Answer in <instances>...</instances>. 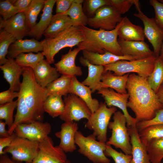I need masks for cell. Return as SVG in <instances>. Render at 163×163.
Segmentation results:
<instances>
[{
  "mask_svg": "<svg viewBox=\"0 0 163 163\" xmlns=\"http://www.w3.org/2000/svg\"><path fill=\"white\" fill-rule=\"evenodd\" d=\"M72 77L62 75L50 83L46 88L48 95L66 96L69 94Z\"/></svg>",
  "mask_w": 163,
  "mask_h": 163,
  "instance_id": "cell-31",
  "label": "cell"
},
{
  "mask_svg": "<svg viewBox=\"0 0 163 163\" xmlns=\"http://www.w3.org/2000/svg\"><path fill=\"white\" fill-rule=\"evenodd\" d=\"M7 125L5 122L2 120H0V136L1 137H6L10 135L8 130L5 129V126Z\"/></svg>",
  "mask_w": 163,
  "mask_h": 163,
  "instance_id": "cell-51",
  "label": "cell"
},
{
  "mask_svg": "<svg viewBox=\"0 0 163 163\" xmlns=\"http://www.w3.org/2000/svg\"><path fill=\"white\" fill-rule=\"evenodd\" d=\"M78 129L75 122H64L61 125L60 130L55 133V136L60 139L59 146L65 152H72L76 150L75 136Z\"/></svg>",
  "mask_w": 163,
  "mask_h": 163,
  "instance_id": "cell-18",
  "label": "cell"
},
{
  "mask_svg": "<svg viewBox=\"0 0 163 163\" xmlns=\"http://www.w3.org/2000/svg\"><path fill=\"white\" fill-rule=\"evenodd\" d=\"M44 56L42 52L37 54L31 52L27 53H21L15 58L16 62L23 67H29L34 69L42 60Z\"/></svg>",
  "mask_w": 163,
  "mask_h": 163,
  "instance_id": "cell-38",
  "label": "cell"
},
{
  "mask_svg": "<svg viewBox=\"0 0 163 163\" xmlns=\"http://www.w3.org/2000/svg\"><path fill=\"white\" fill-rule=\"evenodd\" d=\"M158 124H163V108L158 110L152 119L139 122L136 124V126L139 132L150 126Z\"/></svg>",
  "mask_w": 163,
  "mask_h": 163,
  "instance_id": "cell-45",
  "label": "cell"
},
{
  "mask_svg": "<svg viewBox=\"0 0 163 163\" xmlns=\"http://www.w3.org/2000/svg\"><path fill=\"white\" fill-rule=\"evenodd\" d=\"M67 160L65 152L59 145L55 146L48 136L39 143L37 154L31 163H65Z\"/></svg>",
  "mask_w": 163,
  "mask_h": 163,
  "instance_id": "cell-11",
  "label": "cell"
},
{
  "mask_svg": "<svg viewBox=\"0 0 163 163\" xmlns=\"http://www.w3.org/2000/svg\"><path fill=\"white\" fill-rule=\"evenodd\" d=\"M79 61L82 66L87 67L88 69L87 77L81 82L89 88L92 93L102 88L101 79L104 72V66L91 64L83 56L80 57Z\"/></svg>",
  "mask_w": 163,
  "mask_h": 163,
  "instance_id": "cell-22",
  "label": "cell"
},
{
  "mask_svg": "<svg viewBox=\"0 0 163 163\" xmlns=\"http://www.w3.org/2000/svg\"><path fill=\"white\" fill-rule=\"evenodd\" d=\"M134 14L135 17L140 19L144 25V35L152 46L154 55L159 56L161 46L163 42V30L155 22L154 18H149L141 10Z\"/></svg>",
  "mask_w": 163,
  "mask_h": 163,
  "instance_id": "cell-12",
  "label": "cell"
},
{
  "mask_svg": "<svg viewBox=\"0 0 163 163\" xmlns=\"http://www.w3.org/2000/svg\"><path fill=\"white\" fill-rule=\"evenodd\" d=\"M35 79L42 88H45L52 82L59 78L60 74L56 68L51 66L44 59L33 69Z\"/></svg>",
  "mask_w": 163,
  "mask_h": 163,
  "instance_id": "cell-23",
  "label": "cell"
},
{
  "mask_svg": "<svg viewBox=\"0 0 163 163\" xmlns=\"http://www.w3.org/2000/svg\"><path fill=\"white\" fill-rule=\"evenodd\" d=\"M118 40L126 41H144L143 28L133 24L126 16L123 17L118 30Z\"/></svg>",
  "mask_w": 163,
  "mask_h": 163,
  "instance_id": "cell-26",
  "label": "cell"
},
{
  "mask_svg": "<svg viewBox=\"0 0 163 163\" xmlns=\"http://www.w3.org/2000/svg\"><path fill=\"white\" fill-rule=\"evenodd\" d=\"M123 19L121 14L112 6L106 5L97 10L94 17L88 18V25L94 28L111 30Z\"/></svg>",
  "mask_w": 163,
  "mask_h": 163,
  "instance_id": "cell-10",
  "label": "cell"
},
{
  "mask_svg": "<svg viewBox=\"0 0 163 163\" xmlns=\"http://www.w3.org/2000/svg\"><path fill=\"white\" fill-rule=\"evenodd\" d=\"M110 5L121 14L127 12L133 5H137L138 0H109Z\"/></svg>",
  "mask_w": 163,
  "mask_h": 163,
  "instance_id": "cell-42",
  "label": "cell"
},
{
  "mask_svg": "<svg viewBox=\"0 0 163 163\" xmlns=\"http://www.w3.org/2000/svg\"><path fill=\"white\" fill-rule=\"evenodd\" d=\"M44 2V0H32L29 6L24 12L27 26L29 31L37 24L38 16L43 8Z\"/></svg>",
  "mask_w": 163,
  "mask_h": 163,
  "instance_id": "cell-35",
  "label": "cell"
},
{
  "mask_svg": "<svg viewBox=\"0 0 163 163\" xmlns=\"http://www.w3.org/2000/svg\"><path fill=\"white\" fill-rule=\"evenodd\" d=\"M161 163H163V162H161Z\"/></svg>",
  "mask_w": 163,
  "mask_h": 163,
  "instance_id": "cell-57",
  "label": "cell"
},
{
  "mask_svg": "<svg viewBox=\"0 0 163 163\" xmlns=\"http://www.w3.org/2000/svg\"><path fill=\"white\" fill-rule=\"evenodd\" d=\"M62 96L57 95H48L43 104L44 112L53 118L61 115L65 108V103Z\"/></svg>",
  "mask_w": 163,
  "mask_h": 163,
  "instance_id": "cell-33",
  "label": "cell"
},
{
  "mask_svg": "<svg viewBox=\"0 0 163 163\" xmlns=\"http://www.w3.org/2000/svg\"><path fill=\"white\" fill-rule=\"evenodd\" d=\"M160 57L163 61V42L161 46L159 56Z\"/></svg>",
  "mask_w": 163,
  "mask_h": 163,
  "instance_id": "cell-54",
  "label": "cell"
},
{
  "mask_svg": "<svg viewBox=\"0 0 163 163\" xmlns=\"http://www.w3.org/2000/svg\"><path fill=\"white\" fill-rule=\"evenodd\" d=\"M65 108L59 118L64 122L88 120L91 112L85 103L75 94H69L64 97Z\"/></svg>",
  "mask_w": 163,
  "mask_h": 163,
  "instance_id": "cell-9",
  "label": "cell"
},
{
  "mask_svg": "<svg viewBox=\"0 0 163 163\" xmlns=\"http://www.w3.org/2000/svg\"><path fill=\"white\" fill-rule=\"evenodd\" d=\"M127 127L132 147L130 163H151L146 147L140 139L136 125Z\"/></svg>",
  "mask_w": 163,
  "mask_h": 163,
  "instance_id": "cell-19",
  "label": "cell"
},
{
  "mask_svg": "<svg viewBox=\"0 0 163 163\" xmlns=\"http://www.w3.org/2000/svg\"><path fill=\"white\" fill-rule=\"evenodd\" d=\"M156 94L159 101L163 106V84L160 87Z\"/></svg>",
  "mask_w": 163,
  "mask_h": 163,
  "instance_id": "cell-53",
  "label": "cell"
},
{
  "mask_svg": "<svg viewBox=\"0 0 163 163\" xmlns=\"http://www.w3.org/2000/svg\"><path fill=\"white\" fill-rule=\"evenodd\" d=\"M122 22V20L114 29L111 30H96L83 25L79 27L84 39L77 47L99 54L108 52L116 55H122L117 39L118 30Z\"/></svg>",
  "mask_w": 163,
  "mask_h": 163,
  "instance_id": "cell-3",
  "label": "cell"
},
{
  "mask_svg": "<svg viewBox=\"0 0 163 163\" xmlns=\"http://www.w3.org/2000/svg\"><path fill=\"white\" fill-rule=\"evenodd\" d=\"M113 115V121L110 122L108 125L111 130V135L106 143L120 149L125 154L131 155L132 147L126 126V117L120 110H117Z\"/></svg>",
  "mask_w": 163,
  "mask_h": 163,
  "instance_id": "cell-5",
  "label": "cell"
},
{
  "mask_svg": "<svg viewBox=\"0 0 163 163\" xmlns=\"http://www.w3.org/2000/svg\"><path fill=\"white\" fill-rule=\"evenodd\" d=\"M17 136L15 133L14 132L9 136L6 137H0V155L5 154L4 150L6 147L10 145L13 140Z\"/></svg>",
  "mask_w": 163,
  "mask_h": 163,
  "instance_id": "cell-49",
  "label": "cell"
},
{
  "mask_svg": "<svg viewBox=\"0 0 163 163\" xmlns=\"http://www.w3.org/2000/svg\"><path fill=\"white\" fill-rule=\"evenodd\" d=\"M96 139L93 134L85 136L78 131L75 136V142L79 148L78 152L93 163H110V160L104 153L106 143Z\"/></svg>",
  "mask_w": 163,
  "mask_h": 163,
  "instance_id": "cell-6",
  "label": "cell"
},
{
  "mask_svg": "<svg viewBox=\"0 0 163 163\" xmlns=\"http://www.w3.org/2000/svg\"><path fill=\"white\" fill-rule=\"evenodd\" d=\"M86 1L88 11L91 14H95L97 10L104 6L110 5L109 0H88Z\"/></svg>",
  "mask_w": 163,
  "mask_h": 163,
  "instance_id": "cell-46",
  "label": "cell"
},
{
  "mask_svg": "<svg viewBox=\"0 0 163 163\" xmlns=\"http://www.w3.org/2000/svg\"><path fill=\"white\" fill-rule=\"evenodd\" d=\"M83 0H75L69 9L63 14L68 15L73 23V26L79 27L88 25V18L84 13L82 7Z\"/></svg>",
  "mask_w": 163,
  "mask_h": 163,
  "instance_id": "cell-32",
  "label": "cell"
},
{
  "mask_svg": "<svg viewBox=\"0 0 163 163\" xmlns=\"http://www.w3.org/2000/svg\"><path fill=\"white\" fill-rule=\"evenodd\" d=\"M97 93L101 95L108 107H117L122 110L126 119L127 127L136 124L135 118L130 115L127 109L129 97L127 93H119L107 88H101L97 91Z\"/></svg>",
  "mask_w": 163,
  "mask_h": 163,
  "instance_id": "cell-14",
  "label": "cell"
},
{
  "mask_svg": "<svg viewBox=\"0 0 163 163\" xmlns=\"http://www.w3.org/2000/svg\"><path fill=\"white\" fill-rule=\"evenodd\" d=\"M151 163H161L163 159V138L151 140L145 145Z\"/></svg>",
  "mask_w": 163,
  "mask_h": 163,
  "instance_id": "cell-36",
  "label": "cell"
},
{
  "mask_svg": "<svg viewBox=\"0 0 163 163\" xmlns=\"http://www.w3.org/2000/svg\"><path fill=\"white\" fill-rule=\"evenodd\" d=\"M2 29L14 36L17 40L22 39L29 31L24 13H18L6 20L0 17V30Z\"/></svg>",
  "mask_w": 163,
  "mask_h": 163,
  "instance_id": "cell-17",
  "label": "cell"
},
{
  "mask_svg": "<svg viewBox=\"0 0 163 163\" xmlns=\"http://www.w3.org/2000/svg\"><path fill=\"white\" fill-rule=\"evenodd\" d=\"M142 143L145 146L151 140L163 138V124L150 126L139 132Z\"/></svg>",
  "mask_w": 163,
  "mask_h": 163,
  "instance_id": "cell-37",
  "label": "cell"
},
{
  "mask_svg": "<svg viewBox=\"0 0 163 163\" xmlns=\"http://www.w3.org/2000/svg\"><path fill=\"white\" fill-rule=\"evenodd\" d=\"M149 3L154 10L155 22L163 30V3L157 0H150Z\"/></svg>",
  "mask_w": 163,
  "mask_h": 163,
  "instance_id": "cell-44",
  "label": "cell"
},
{
  "mask_svg": "<svg viewBox=\"0 0 163 163\" xmlns=\"http://www.w3.org/2000/svg\"><path fill=\"white\" fill-rule=\"evenodd\" d=\"M75 0H56V13L63 14L67 11Z\"/></svg>",
  "mask_w": 163,
  "mask_h": 163,
  "instance_id": "cell-48",
  "label": "cell"
},
{
  "mask_svg": "<svg viewBox=\"0 0 163 163\" xmlns=\"http://www.w3.org/2000/svg\"><path fill=\"white\" fill-rule=\"evenodd\" d=\"M84 48L77 47L73 50L70 49L68 52L61 56L60 60L54 64L55 67L60 74L72 77L81 76L83 72L81 67L75 64V59L81 51Z\"/></svg>",
  "mask_w": 163,
  "mask_h": 163,
  "instance_id": "cell-16",
  "label": "cell"
},
{
  "mask_svg": "<svg viewBox=\"0 0 163 163\" xmlns=\"http://www.w3.org/2000/svg\"><path fill=\"white\" fill-rule=\"evenodd\" d=\"M18 13L12 0L0 1V14L3 20L8 19Z\"/></svg>",
  "mask_w": 163,
  "mask_h": 163,
  "instance_id": "cell-43",
  "label": "cell"
},
{
  "mask_svg": "<svg viewBox=\"0 0 163 163\" xmlns=\"http://www.w3.org/2000/svg\"><path fill=\"white\" fill-rule=\"evenodd\" d=\"M32 0H12L13 5L19 12L24 13L30 5Z\"/></svg>",
  "mask_w": 163,
  "mask_h": 163,
  "instance_id": "cell-50",
  "label": "cell"
},
{
  "mask_svg": "<svg viewBox=\"0 0 163 163\" xmlns=\"http://www.w3.org/2000/svg\"><path fill=\"white\" fill-rule=\"evenodd\" d=\"M122 54L135 59H140L155 56L148 44L144 41H126L118 39Z\"/></svg>",
  "mask_w": 163,
  "mask_h": 163,
  "instance_id": "cell-20",
  "label": "cell"
},
{
  "mask_svg": "<svg viewBox=\"0 0 163 163\" xmlns=\"http://www.w3.org/2000/svg\"><path fill=\"white\" fill-rule=\"evenodd\" d=\"M56 0H45L42 14L39 21L34 28L27 34L26 36L31 37L38 40L48 27L53 15V10Z\"/></svg>",
  "mask_w": 163,
  "mask_h": 163,
  "instance_id": "cell-24",
  "label": "cell"
},
{
  "mask_svg": "<svg viewBox=\"0 0 163 163\" xmlns=\"http://www.w3.org/2000/svg\"><path fill=\"white\" fill-rule=\"evenodd\" d=\"M129 74L119 76L114 75L111 71L104 72L101 79L102 88H109L119 93H127L126 85Z\"/></svg>",
  "mask_w": 163,
  "mask_h": 163,
  "instance_id": "cell-30",
  "label": "cell"
},
{
  "mask_svg": "<svg viewBox=\"0 0 163 163\" xmlns=\"http://www.w3.org/2000/svg\"><path fill=\"white\" fill-rule=\"evenodd\" d=\"M157 57L153 56L146 58L133 60H122L104 66V72L110 71L114 75L122 76L129 73L147 78L153 71Z\"/></svg>",
  "mask_w": 163,
  "mask_h": 163,
  "instance_id": "cell-4",
  "label": "cell"
},
{
  "mask_svg": "<svg viewBox=\"0 0 163 163\" xmlns=\"http://www.w3.org/2000/svg\"><path fill=\"white\" fill-rule=\"evenodd\" d=\"M0 163H23L22 162L16 161L11 159L9 156L5 154L0 155Z\"/></svg>",
  "mask_w": 163,
  "mask_h": 163,
  "instance_id": "cell-52",
  "label": "cell"
},
{
  "mask_svg": "<svg viewBox=\"0 0 163 163\" xmlns=\"http://www.w3.org/2000/svg\"><path fill=\"white\" fill-rule=\"evenodd\" d=\"M126 89L129 95L127 107L134 113L136 123L152 119L156 113L163 108L147 78L129 74Z\"/></svg>",
  "mask_w": 163,
  "mask_h": 163,
  "instance_id": "cell-2",
  "label": "cell"
},
{
  "mask_svg": "<svg viewBox=\"0 0 163 163\" xmlns=\"http://www.w3.org/2000/svg\"><path fill=\"white\" fill-rule=\"evenodd\" d=\"M117 110L115 107H108L104 102H100L98 109L92 114L85 123V127L93 131L92 134L98 141L106 143L110 120Z\"/></svg>",
  "mask_w": 163,
  "mask_h": 163,
  "instance_id": "cell-7",
  "label": "cell"
},
{
  "mask_svg": "<svg viewBox=\"0 0 163 163\" xmlns=\"http://www.w3.org/2000/svg\"><path fill=\"white\" fill-rule=\"evenodd\" d=\"M17 99L11 102L0 105V119L4 120L8 126V129L12 126L14 120V111L17 105Z\"/></svg>",
  "mask_w": 163,
  "mask_h": 163,
  "instance_id": "cell-40",
  "label": "cell"
},
{
  "mask_svg": "<svg viewBox=\"0 0 163 163\" xmlns=\"http://www.w3.org/2000/svg\"><path fill=\"white\" fill-rule=\"evenodd\" d=\"M17 40L15 37L3 29L0 30V65L8 61L7 56L10 45Z\"/></svg>",
  "mask_w": 163,
  "mask_h": 163,
  "instance_id": "cell-39",
  "label": "cell"
},
{
  "mask_svg": "<svg viewBox=\"0 0 163 163\" xmlns=\"http://www.w3.org/2000/svg\"><path fill=\"white\" fill-rule=\"evenodd\" d=\"M8 61L0 66L3 77L10 85L9 89L13 91L19 92L21 83L20 77L23 70V67L19 65L14 59L7 56Z\"/></svg>",
  "mask_w": 163,
  "mask_h": 163,
  "instance_id": "cell-21",
  "label": "cell"
},
{
  "mask_svg": "<svg viewBox=\"0 0 163 163\" xmlns=\"http://www.w3.org/2000/svg\"><path fill=\"white\" fill-rule=\"evenodd\" d=\"M69 94H75L83 101L90 110L92 114L98 109L100 102L96 99L92 98L91 89L79 82L76 76L72 77Z\"/></svg>",
  "mask_w": 163,
  "mask_h": 163,
  "instance_id": "cell-25",
  "label": "cell"
},
{
  "mask_svg": "<svg viewBox=\"0 0 163 163\" xmlns=\"http://www.w3.org/2000/svg\"><path fill=\"white\" fill-rule=\"evenodd\" d=\"M22 80L17 99V112L13 126L35 121L43 122V104L48 96L46 88L36 82L33 69L23 67Z\"/></svg>",
  "mask_w": 163,
  "mask_h": 163,
  "instance_id": "cell-1",
  "label": "cell"
},
{
  "mask_svg": "<svg viewBox=\"0 0 163 163\" xmlns=\"http://www.w3.org/2000/svg\"><path fill=\"white\" fill-rule=\"evenodd\" d=\"M39 143L17 136L4 152L10 154L16 161L31 163L37 154Z\"/></svg>",
  "mask_w": 163,
  "mask_h": 163,
  "instance_id": "cell-8",
  "label": "cell"
},
{
  "mask_svg": "<svg viewBox=\"0 0 163 163\" xmlns=\"http://www.w3.org/2000/svg\"><path fill=\"white\" fill-rule=\"evenodd\" d=\"M43 50L41 41H39L34 38L17 40L10 46L7 56L14 59L21 53H38Z\"/></svg>",
  "mask_w": 163,
  "mask_h": 163,
  "instance_id": "cell-27",
  "label": "cell"
},
{
  "mask_svg": "<svg viewBox=\"0 0 163 163\" xmlns=\"http://www.w3.org/2000/svg\"><path fill=\"white\" fill-rule=\"evenodd\" d=\"M75 27H71L55 38H45L41 41L43 48L41 52L50 64L54 62L55 55L66 48L67 37Z\"/></svg>",
  "mask_w": 163,
  "mask_h": 163,
  "instance_id": "cell-15",
  "label": "cell"
},
{
  "mask_svg": "<svg viewBox=\"0 0 163 163\" xmlns=\"http://www.w3.org/2000/svg\"><path fill=\"white\" fill-rule=\"evenodd\" d=\"M82 51L83 57L91 64L96 65L104 66L120 60H136L130 56L117 55L108 52L101 54L85 50Z\"/></svg>",
  "mask_w": 163,
  "mask_h": 163,
  "instance_id": "cell-29",
  "label": "cell"
},
{
  "mask_svg": "<svg viewBox=\"0 0 163 163\" xmlns=\"http://www.w3.org/2000/svg\"><path fill=\"white\" fill-rule=\"evenodd\" d=\"M147 80L151 88L156 94L163 84V61L159 56L156 58L153 70Z\"/></svg>",
  "mask_w": 163,
  "mask_h": 163,
  "instance_id": "cell-34",
  "label": "cell"
},
{
  "mask_svg": "<svg viewBox=\"0 0 163 163\" xmlns=\"http://www.w3.org/2000/svg\"><path fill=\"white\" fill-rule=\"evenodd\" d=\"M51 129V125L48 122L35 121L19 124L14 132L18 136L40 143L48 136Z\"/></svg>",
  "mask_w": 163,
  "mask_h": 163,
  "instance_id": "cell-13",
  "label": "cell"
},
{
  "mask_svg": "<svg viewBox=\"0 0 163 163\" xmlns=\"http://www.w3.org/2000/svg\"><path fill=\"white\" fill-rule=\"evenodd\" d=\"M104 153L107 156L111 157L115 163H130L132 158L131 155L118 152L113 149L110 145L107 144Z\"/></svg>",
  "mask_w": 163,
  "mask_h": 163,
  "instance_id": "cell-41",
  "label": "cell"
},
{
  "mask_svg": "<svg viewBox=\"0 0 163 163\" xmlns=\"http://www.w3.org/2000/svg\"><path fill=\"white\" fill-rule=\"evenodd\" d=\"M72 26L73 22L68 15L63 14L56 13L53 15L43 35L46 38H54Z\"/></svg>",
  "mask_w": 163,
  "mask_h": 163,
  "instance_id": "cell-28",
  "label": "cell"
},
{
  "mask_svg": "<svg viewBox=\"0 0 163 163\" xmlns=\"http://www.w3.org/2000/svg\"><path fill=\"white\" fill-rule=\"evenodd\" d=\"M65 163H71L70 161L68 160Z\"/></svg>",
  "mask_w": 163,
  "mask_h": 163,
  "instance_id": "cell-55",
  "label": "cell"
},
{
  "mask_svg": "<svg viewBox=\"0 0 163 163\" xmlns=\"http://www.w3.org/2000/svg\"><path fill=\"white\" fill-rule=\"evenodd\" d=\"M160 2L162 3H163V0H158Z\"/></svg>",
  "mask_w": 163,
  "mask_h": 163,
  "instance_id": "cell-56",
  "label": "cell"
},
{
  "mask_svg": "<svg viewBox=\"0 0 163 163\" xmlns=\"http://www.w3.org/2000/svg\"><path fill=\"white\" fill-rule=\"evenodd\" d=\"M19 92L13 91L9 89L0 93V105L13 101L16 97H18Z\"/></svg>",
  "mask_w": 163,
  "mask_h": 163,
  "instance_id": "cell-47",
  "label": "cell"
}]
</instances>
